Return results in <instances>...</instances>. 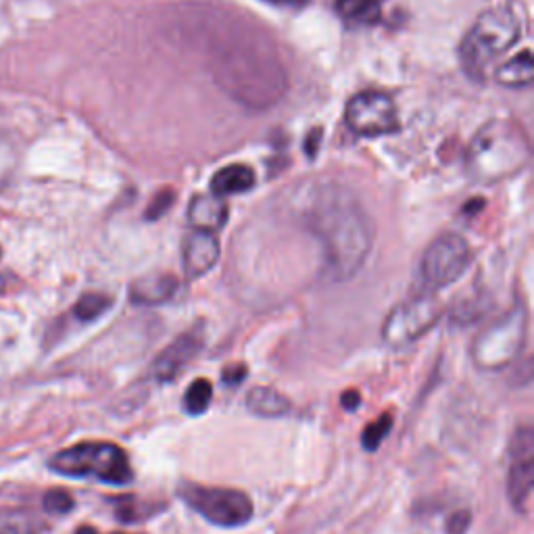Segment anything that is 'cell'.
Masks as SVG:
<instances>
[{"label":"cell","mask_w":534,"mask_h":534,"mask_svg":"<svg viewBox=\"0 0 534 534\" xmlns=\"http://www.w3.org/2000/svg\"><path fill=\"white\" fill-rule=\"evenodd\" d=\"M309 226L322 242L328 267L336 278L353 276L372 249L368 213L347 190L338 186H328L318 192Z\"/></svg>","instance_id":"cell-1"},{"label":"cell","mask_w":534,"mask_h":534,"mask_svg":"<svg viewBox=\"0 0 534 534\" xmlns=\"http://www.w3.org/2000/svg\"><path fill=\"white\" fill-rule=\"evenodd\" d=\"M530 161L528 136L514 121L495 119L482 126L468 149V174L478 184H497L516 176Z\"/></svg>","instance_id":"cell-2"},{"label":"cell","mask_w":534,"mask_h":534,"mask_svg":"<svg viewBox=\"0 0 534 534\" xmlns=\"http://www.w3.org/2000/svg\"><path fill=\"white\" fill-rule=\"evenodd\" d=\"M520 38L518 17L505 9L484 11L459 46V61L472 80H484L495 59Z\"/></svg>","instance_id":"cell-3"},{"label":"cell","mask_w":534,"mask_h":534,"mask_svg":"<svg viewBox=\"0 0 534 534\" xmlns=\"http://www.w3.org/2000/svg\"><path fill=\"white\" fill-rule=\"evenodd\" d=\"M48 468L67 478H96L107 484H128L134 478L128 453L105 441H86L67 447L48 461Z\"/></svg>","instance_id":"cell-4"},{"label":"cell","mask_w":534,"mask_h":534,"mask_svg":"<svg viewBox=\"0 0 534 534\" xmlns=\"http://www.w3.org/2000/svg\"><path fill=\"white\" fill-rule=\"evenodd\" d=\"M528 332V313L524 305L509 309L499 320L484 328L472 345V361L476 368L499 372L520 357Z\"/></svg>","instance_id":"cell-5"},{"label":"cell","mask_w":534,"mask_h":534,"mask_svg":"<svg viewBox=\"0 0 534 534\" xmlns=\"http://www.w3.org/2000/svg\"><path fill=\"white\" fill-rule=\"evenodd\" d=\"M178 497L207 522L222 528H238L251 522L253 501L247 493L203 484H182Z\"/></svg>","instance_id":"cell-6"},{"label":"cell","mask_w":534,"mask_h":534,"mask_svg":"<svg viewBox=\"0 0 534 534\" xmlns=\"http://www.w3.org/2000/svg\"><path fill=\"white\" fill-rule=\"evenodd\" d=\"M441 303L432 295H420L397 305L386 315L382 324V338L395 349L407 347L422 338L436 322L441 320Z\"/></svg>","instance_id":"cell-7"},{"label":"cell","mask_w":534,"mask_h":534,"mask_svg":"<svg viewBox=\"0 0 534 534\" xmlns=\"http://www.w3.org/2000/svg\"><path fill=\"white\" fill-rule=\"evenodd\" d=\"M470 265V247L459 234L436 238L422 257V280L428 288H445L457 282Z\"/></svg>","instance_id":"cell-8"},{"label":"cell","mask_w":534,"mask_h":534,"mask_svg":"<svg viewBox=\"0 0 534 534\" xmlns=\"http://www.w3.org/2000/svg\"><path fill=\"white\" fill-rule=\"evenodd\" d=\"M347 124L359 136H384L401 128L393 99L384 92H359L347 105Z\"/></svg>","instance_id":"cell-9"},{"label":"cell","mask_w":534,"mask_h":534,"mask_svg":"<svg viewBox=\"0 0 534 534\" xmlns=\"http://www.w3.org/2000/svg\"><path fill=\"white\" fill-rule=\"evenodd\" d=\"M507 499L520 514H528V503L534 487V430L530 424L520 426L509 445Z\"/></svg>","instance_id":"cell-10"},{"label":"cell","mask_w":534,"mask_h":534,"mask_svg":"<svg viewBox=\"0 0 534 534\" xmlns=\"http://www.w3.org/2000/svg\"><path fill=\"white\" fill-rule=\"evenodd\" d=\"M201 347H203V336L199 332H186L178 336L172 345L165 347L157 355L153 363V376L159 382L176 380L188 363L199 355Z\"/></svg>","instance_id":"cell-11"},{"label":"cell","mask_w":534,"mask_h":534,"mask_svg":"<svg viewBox=\"0 0 534 534\" xmlns=\"http://www.w3.org/2000/svg\"><path fill=\"white\" fill-rule=\"evenodd\" d=\"M220 259V245H217V238L209 232H199L194 230L182 249V270L186 278L197 280L205 276L209 270H213V265Z\"/></svg>","instance_id":"cell-12"},{"label":"cell","mask_w":534,"mask_h":534,"mask_svg":"<svg viewBox=\"0 0 534 534\" xmlns=\"http://www.w3.org/2000/svg\"><path fill=\"white\" fill-rule=\"evenodd\" d=\"M188 220L194 230L215 234L217 230L224 228L228 220V205L220 197H215V194H197L190 201Z\"/></svg>","instance_id":"cell-13"},{"label":"cell","mask_w":534,"mask_h":534,"mask_svg":"<svg viewBox=\"0 0 534 534\" xmlns=\"http://www.w3.org/2000/svg\"><path fill=\"white\" fill-rule=\"evenodd\" d=\"M178 290V280L169 274L144 276L136 280L130 288V297L136 305H161L172 299Z\"/></svg>","instance_id":"cell-14"},{"label":"cell","mask_w":534,"mask_h":534,"mask_svg":"<svg viewBox=\"0 0 534 534\" xmlns=\"http://www.w3.org/2000/svg\"><path fill=\"white\" fill-rule=\"evenodd\" d=\"M247 407L251 414L270 420L284 418L293 411V403L272 386H253L247 395Z\"/></svg>","instance_id":"cell-15"},{"label":"cell","mask_w":534,"mask_h":534,"mask_svg":"<svg viewBox=\"0 0 534 534\" xmlns=\"http://www.w3.org/2000/svg\"><path fill=\"white\" fill-rule=\"evenodd\" d=\"M255 186V174L247 165H228L220 169L211 180V194L215 197H226V194H242Z\"/></svg>","instance_id":"cell-16"},{"label":"cell","mask_w":534,"mask_h":534,"mask_svg":"<svg viewBox=\"0 0 534 534\" xmlns=\"http://www.w3.org/2000/svg\"><path fill=\"white\" fill-rule=\"evenodd\" d=\"M534 63L530 51H522L512 61H507L503 67L497 69V82L507 88H524L532 82Z\"/></svg>","instance_id":"cell-17"},{"label":"cell","mask_w":534,"mask_h":534,"mask_svg":"<svg viewBox=\"0 0 534 534\" xmlns=\"http://www.w3.org/2000/svg\"><path fill=\"white\" fill-rule=\"evenodd\" d=\"M115 505V516L119 522L124 524H134V522H142V520H149L155 514L163 512L165 505H153L149 501H142L138 497H117L111 499Z\"/></svg>","instance_id":"cell-18"},{"label":"cell","mask_w":534,"mask_h":534,"mask_svg":"<svg viewBox=\"0 0 534 534\" xmlns=\"http://www.w3.org/2000/svg\"><path fill=\"white\" fill-rule=\"evenodd\" d=\"M384 0H336V11L349 23H372L380 17Z\"/></svg>","instance_id":"cell-19"},{"label":"cell","mask_w":534,"mask_h":534,"mask_svg":"<svg viewBox=\"0 0 534 534\" xmlns=\"http://www.w3.org/2000/svg\"><path fill=\"white\" fill-rule=\"evenodd\" d=\"M213 399V386L207 378L194 380L184 395V411L188 416H201L209 409Z\"/></svg>","instance_id":"cell-20"},{"label":"cell","mask_w":534,"mask_h":534,"mask_svg":"<svg viewBox=\"0 0 534 534\" xmlns=\"http://www.w3.org/2000/svg\"><path fill=\"white\" fill-rule=\"evenodd\" d=\"M111 307V299L105 297V295H99V293H90V295H84L76 307H74V313L76 318L82 320V322H92L96 318H101V315Z\"/></svg>","instance_id":"cell-21"},{"label":"cell","mask_w":534,"mask_h":534,"mask_svg":"<svg viewBox=\"0 0 534 534\" xmlns=\"http://www.w3.org/2000/svg\"><path fill=\"white\" fill-rule=\"evenodd\" d=\"M36 520L26 512H0V534H34Z\"/></svg>","instance_id":"cell-22"},{"label":"cell","mask_w":534,"mask_h":534,"mask_svg":"<svg viewBox=\"0 0 534 534\" xmlns=\"http://www.w3.org/2000/svg\"><path fill=\"white\" fill-rule=\"evenodd\" d=\"M391 428H393V418L388 416V414L386 416H380L374 424L366 426V430H363V434H361V445H363V449H366V451H376L382 445V441L388 436V432H391Z\"/></svg>","instance_id":"cell-23"},{"label":"cell","mask_w":534,"mask_h":534,"mask_svg":"<svg viewBox=\"0 0 534 534\" xmlns=\"http://www.w3.org/2000/svg\"><path fill=\"white\" fill-rule=\"evenodd\" d=\"M42 505H44V512L48 514H69L71 509H74V497H71L67 491L63 489H53V491H48L42 499Z\"/></svg>","instance_id":"cell-24"},{"label":"cell","mask_w":534,"mask_h":534,"mask_svg":"<svg viewBox=\"0 0 534 534\" xmlns=\"http://www.w3.org/2000/svg\"><path fill=\"white\" fill-rule=\"evenodd\" d=\"M470 524H472V514L468 512V509H459V512L449 516V520L445 524V532L447 534H466Z\"/></svg>","instance_id":"cell-25"},{"label":"cell","mask_w":534,"mask_h":534,"mask_svg":"<svg viewBox=\"0 0 534 534\" xmlns=\"http://www.w3.org/2000/svg\"><path fill=\"white\" fill-rule=\"evenodd\" d=\"M172 203H174V190H161L155 201L149 205L147 217L149 220H157V217H161L169 207H172Z\"/></svg>","instance_id":"cell-26"},{"label":"cell","mask_w":534,"mask_h":534,"mask_svg":"<svg viewBox=\"0 0 534 534\" xmlns=\"http://www.w3.org/2000/svg\"><path fill=\"white\" fill-rule=\"evenodd\" d=\"M247 368L245 366H242V363H238V366H228L226 370H224V374H222V380L228 384V386H238L242 380H245L247 378Z\"/></svg>","instance_id":"cell-27"},{"label":"cell","mask_w":534,"mask_h":534,"mask_svg":"<svg viewBox=\"0 0 534 534\" xmlns=\"http://www.w3.org/2000/svg\"><path fill=\"white\" fill-rule=\"evenodd\" d=\"M341 403H343V407H345L347 411H353V409L359 407V403H361V395H359L357 391H345L343 397H341Z\"/></svg>","instance_id":"cell-28"},{"label":"cell","mask_w":534,"mask_h":534,"mask_svg":"<svg viewBox=\"0 0 534 534\" xmlns=\"http://www.w3.org/2000/svg\"><path fill=\"white\" fill-rule=\"evenodd\" d=\"M265 3L276 5V7H303L309 0H265Z\"/></svg>","instance_id":"cell-29"},{"label":"cell","mask_w":534,"mask_h":534,"mask_svg":"<svg viewBox=\"0 0 534 534\" xmlns=\"http://www.w3.org/2000/svg\"><path fill=\"white\" fill-rule=\"evenodd\" d=\"M76 534H101V532H96V530L90 528V526H80V528L76 530ZM113 534H124V532H113Z\"/></svg>","instance_id":"cell-30"},{"label":"cell","mask_w":534,"mask_h":534,"mask_svg":"<svg viewBox=\"0 0 534 534\" xmlns=\"http://www.w3.org/2000/svg\"><path fill=\"white\" fill-rule=\"evenodd\" d=\"M5 286H7V282H5V278H3V276H0V295L5 293Z\"/></svg>","instance_id":"cell-31"}]
</instances>
